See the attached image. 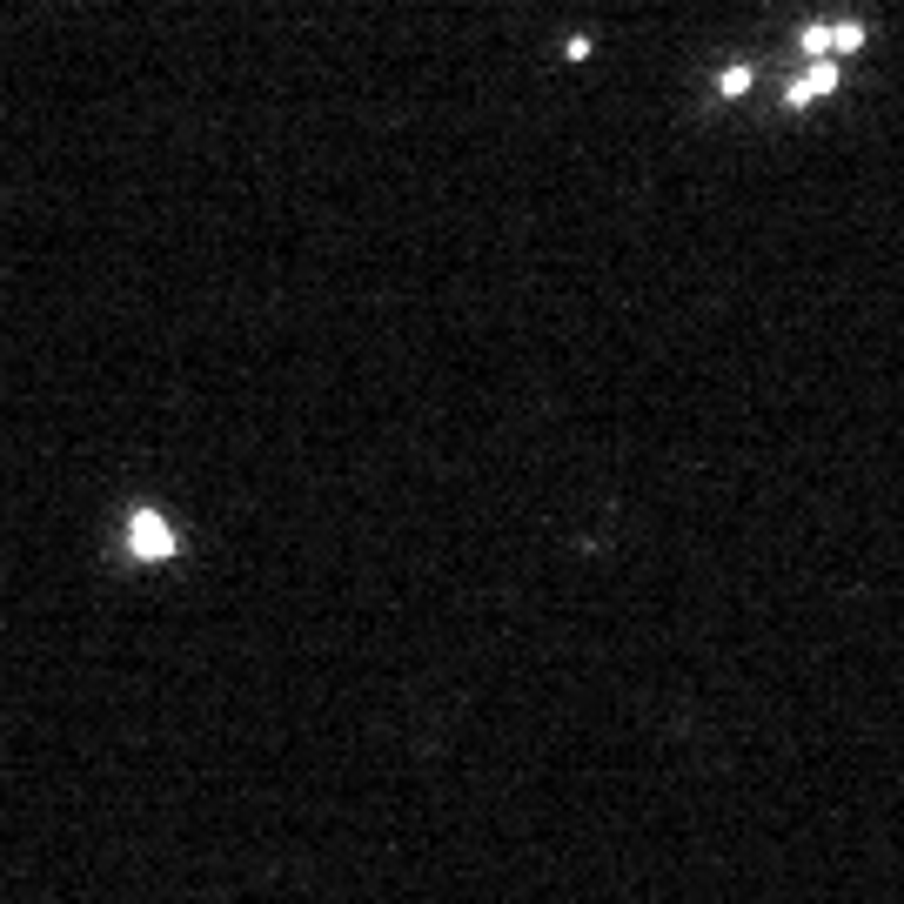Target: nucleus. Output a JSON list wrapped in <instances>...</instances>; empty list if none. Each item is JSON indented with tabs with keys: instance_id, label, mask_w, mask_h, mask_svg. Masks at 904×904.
<instances>
[{
	"instance_id": "20e7f679",
	"label": "nucleus",
	"mask_w": 904,
	"mask_h": 904,
	"mask_svg": "<svg viewBox=\"0 0 904 904\" xmlns=\"http://www.w3.org/2000/svg\"><path fill=\"white\" fill-rule=\"evenodd\" d=\"M717 88H724L730 101H737V94H750V67H724V74H717Z\"/></svg>"
},
{
	"instance_id": "7ed1b4c3",
	"label": "nucleus",
	"mask_w": 904,
	"mask_h": 904,
	"mask_svg": "<svg viewBox=\"0 0 904 904\" xmlns=\"http://www.w3.org/2000/svg\"><path fill=\"white\" fill-rule=\"evenodd\" d=\"M838 74H844V61H811V74H797L784 101H791V108H811V101H824V94L838 88Z\"/></svg>"
},
{
	"instance_id": "f03ea898",
	"label": "nucleus",
	"mask_w": 904,
	"mask_h": 904,
	"mask_svg": "<svg viewBox=\"0 0 904 904\" xmlns=\"http://www.w3.org/2000/svg\"><path fill=\"white\" fill-rule=\"evenodd\" d=\"M858 47H864L858 21H831V27H804V34H797V54H811V61H844V54H858Z\"/></svg>"
},
{
	"instance_id": "f257e3e1",
	"label": "nucleus",
	"mask_w": 904,
	"mask_h": 904,
	"mask_svg": "<svg viewBox=\"0 0 904 904\" xmlns=\"http://www.w3.org/2000/svg\"><path fill=\"white\" fill-rule=\"evenodd\" d=\"M121 550H128L141 570H161V563H175V556H181V530L168 523V509L128 503V516H121Z\"/></svg>"
}]
</instances>
